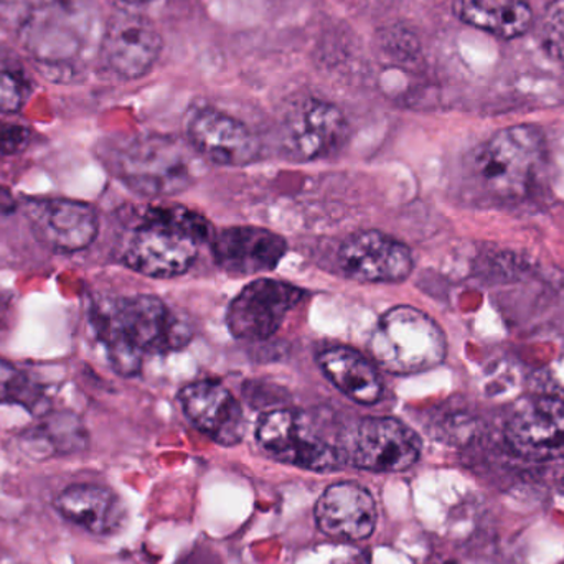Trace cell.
<instances>
[{
  "mask_svg": "<svg viewBox=\"0 0 564 564\" xmlns=\"http://www.w3.org/2000/svg\"><path fill=\"white\" fill-rule=\"evenodd\" d=\"M96 327L115 371L134 377L145 355L178 350L191 340V332L155 295H131L98 308Z\"/></svg>",
  "mask_w": 564,
  "mask_h": 564,
  "instance_id": "obj_1",
  "label": "cell"
},
{
  "mask_svg": "<svg viewBox=\"0 0 564 564\" xmlns=\"http://www.w3.org/2000/svg\"><path fill=\"white\" fill-rule=\"evenodd\" d=\"M210 224L185 207H154L129 238L124 263L135 273L172 280L187 273L200 245L212 240Z\"/></svg>",
  "mask_w": 564,
  "mask_h": 564,
  "instance_id": "obj_2",
  "label": "cell"
},
{
  "mask_svg": "<svg viewBox=\"0 0 564 564\" xmlns=\"http://www.w3.org/2000/svg\"><path fill=\"white\" fill-rule=\"evenodd\" d=\"M257 441L273 459L312 473H332L350 463V447L322 413L268 411L258 421Z\"/></svg>",
  "mask_w": 564,
  "mask_h": 564,
  "instance_id": "obj_3",
  "label": "cell"
},
{
  "mask_svg": "<svg viewBox=\"0 0 564 564\" xmlns=\"http://www.w3.org/2000/svg\"><path fill=\"white\" fill-rule=\"evenodd\" d=\"M546 159L542 129L512 126L484 142L473 159V175L487 197L500 202L522 200L532 191Z\"/></svg>",
  "mask_w": 564,
  "mask_h": 564,
  "instance_id": "obj_4",
  "label": "cell"
},
{
  "mask_svg": "<svg viewBox=\"0 0 564 564\" xmlns=\"http://www.w3.org/2000/svg\"><path fill=\"white\" fill-rule=\"evenodd\" d=\"M116 174L145 197H171L197 182L200 161L191 142L187 145L169 135H145L119 152Z\"/></svg>",
  "mask_w": 564,
  "mask_h": 564,
  "instance_id": "obj_5",
  "label": "cell"
},
{
  "mask_svg": "<svg viewBox=\"0 0 564 564\" xmlns=\"http://www.w3.org/2000/svg\"><path fill=\"white\" fill-rule=\"evenodd\" d=\"M370 354L390 373H421L446 360V335L420 308L397 305L378 321L370 337Z\"/></svg>",
  "mask_w": 564,
  "mask_h": 564,
  "instance_id": "obj_6",
  "label": "cell"
},
{
  "mask_svg": "<svg viewBox=\"0 0 564 564\" xmlns=\"http://www.w3.org/2000/svg\"><path fill=\"white\" fill-rule=\"evenodd\" d=\"M506 440L523 459H564V400L552 394H530L517 401L507 420Z\"/></svg>",
  "mask_w": 564,
  "mask_h": 564,
  "instance_id": "obj_7",
  "label": "cell"
},
{
  "mask_svg": "<svg viewBox=\"0 0 564 564\" xmlns=\"http://www.w3.org/2000/svg\"><path fill=\"white\" fill-rule=\"evenodd\" d=\"M305 297L307 292L291 282L261 278L241 289L228 305V328L240 340H267Z\"/></svg>",
  "mask_w": 564,
  "mask_h": 564,
  "instance_id": "obj_8",
  "label": "cell"
},
{
  "mask_svg": "<svg viewBox=\"0 0 564 564\" xmlns=\"http://www.w3.org/2000/svg\"><path fill=\"white\" fill-rule=\"evenodd\" d=\"M420 456V436L397 417H367L351 440L350 464L370 473H403Z\"/></svg>",
  "mask_w": 564,
  "mask_h": 564,
  "instance_id": "obj_9",
  "label": "cell"
},
{
  "mask_svg": "<svg viewBox=\"0 0 564 564\" xmlns=\"http://www.w3.org/2000/svg\"><path fill=\"white\" fill-rule=\"evenodd\" d=\"M348 126L330 102L305 99L282 121V145L295 161H318L337 152L347 139Z\"/></svg>",
  "mask_w": 564,
  "mask_h": 564,
  "instance_id": "obj_10",
  "label": "cell"
},
{
  "mask_svg": "<svg viewBox=\"0 0 564 564\" xmlns=\"http://www.w3.org/2000/svg\"><path fill=\"white\" fill-rule=\"evenodd\" d=\"M345 276L360 282H401L413 271L410 248L378 230L350 235L338 250Z\"/></svg>",
  "mask_w": 564,
  "mask_h": 564,
  "instance_id": "obj_11",
  "label": "cell"
},
{
  "mask_svg": "<svg viewBox=\"0 0 564 564\" xmlns=\"http://www.w3.org/2000/svg\"><path fill=\"white\" fill-rule=\"evenodd\" d=\"M162 50L154 23L138 13L118 12L109 19L101 42L106 65L122 78L138 79L151 72Z\"/></svg>",
  "mask_w": 564,
  "mask_h": 564,
  "instance_id": "obj_12",
  "label": "cell"
},
{
  "mask_svg": "<svg viewBox=\"0 0 564 564\" xmlns=\"http://www.w3.org/2000/svg\"><path fill=\"white\" fill-rule=\"evenodd\" d=\"M182 410L198 431L220 446L231 447L245 436V414L237 398L215 380L195 381L178 393Z\"/></svg>",
  "mask_w": 564,
  "mask_h": 564,
  "instance_id": "obj_13",
  "label": "cell"
},
{
  "mask_svg": "<svg viewBox=\"0 0 564 564\" xmlns=\"http://www.w3.org/2000/svg\"><path fill=\"white\" fill-rule=\"evenodd\" d=\"M314 517L325 535L361 542L370 539L377 529V502L367 487L345 480L324 490L315 503Z\"/></svg>",
  "mask_w": 564,
  "mask_h": 564,
  "instance_id": "obj_14",
  "label": "cell"
},
{
  "mask_svg": "<svg viewBox=\"0 0 564 564\" xmlns=\"http://www.w3.org/2000/svg\"><path fill=\"white\" fill-rule=\"evenodd\" d=\"M188 142L212 164L243 167L258 158L260 145L253 132L217 109H202L188 121Z\"/></svg>",
  "mask_w": 564,
  "mask_h": 564,
  "instance_id": "obj_15",
  "label": "cell"
},
{
  "mask_svg": "<svg viewBox=\"0 0 564 564\" xmlns=\"http://www.w3.org/2000/svg\"><path fill=\"white\" fill-rule=\"evenodd\" d=\"M26 218L42 243L59 251H82L98 237V215L83 202L48 198L30 202Z\"/></svg>",
  "mask_w": 564,
  "mask_h": 564,
  "instance_id": "obj_16",
  "label": "cell"
},
{
  "mask_svg": "<svg viewBox=\"0 0 564 564\" xmlns=\"http://www.w3.org/2000/svg\"><path fill=\"white\" fill-rule=\"evenodd\" d=\"M215 263L231 276H253L273 271L288 243L281 235L260 227H231L212 237Z\"/></svg>",
  "mask_w": 564,
  "mask_h": 564,
  "instance_id": "obj_17",
  "label": "cell"
},
{
  "mask_svg": "<svg viewBox=\"0 0 564 564\" xmlns=\"http://www.w3.org/2000/svg\"><path fill=\"white\" fill-rule=\"evenodd\" d=\"M56 510L68 522L83 527L95 535H111L124 522V507L112 490L101 486L79 484L59 494Z\"/></svg>",
  "mask_w": 564,
  "mask_h": 564,
  "instance_id": "obj_18",
  "label": "cell"
},
{
  "mask_svg": "<svg viewBox=\"0 0 564 564\" xmlns=\"http://www.w3.org/2000/svg\"><path fill=\"white\" fill-rule=\"evenodd\" d=\"M317 364L328 381L355 403L371 406L383 397V380L377 368L354 348H325Z\"/></svg>",
  "mask_w": 564,
  "mask_h": 564,
  "instance_id": "obj_19",
  "label": "cell"
},
{
  "mask_svg": "<svg viewBox=\"0 0 564 564\" xmlns=\"http://www.w3.org/2000/svg\"><path fill=\"white\" fill-rule=\"evenodd\" d=\"M460 20L499 39H517L533 25L529 0H457Z\"/></svg>",
  "mask_w": 564,
  "mask_h": 564,
  "instance_id": "obj_20",
  "label": "cell"
},
{
  "mask_svg": "<svg viewBox=\"0 0 564 564\" xmlns=\"http://www.w3.org/2000/svg\"><path fill=\"white\" fill-rule=\"evenodd\" d=\"M539 35L546 53L564 63V0L549 3L540 19Z\"/></svg>",
  "mask_w": 564,
  "mask_h": 564,
  "instance_id": "obj_21",
  "label": "cell"
},
{
  "mask_svg": "<svg viewBox=\"0 0 564 564\" xmlns=\"http://www.w3.org/2000/svg\"><path fill=\"white\" fill-rule=\"evenodd\" d=\"M25 82L22 76L0 59V112H15L25 101Z\"/></svg>",
  "mask_w": 564,
  "mask_h": 564,
  "instance_id": "obj_22",
  "label": "cell"
},
{
  "mask_svg": "<svg viewBox=\"0 0 564 564\" xmlns=\"http://www.w3.org/2000/svg\"><path fill=\"white\" fill-rule=\"evenodd\" d=\"M29 142V129L17 124H0V158L25 151Z\"/></svg>",
  "mask_w": 564,
  "mask_h": 564,
  "instance_id": "obj_23",
  "label": "cell"
},
{
  "mask_svg": "<svg viewBox=\"0 0 564 564\" xmlns=\"http://www.w3.org/2000/svg\"><path fill=\"white\" fill-rule=\"evenodd\" d=\"M6 324H7L6 307H3L2 304H0V335H2L3 330H6Z\"/></svg>",
  "mask_w": 564,
  "mask_h": 564,
  "instance_id": "obj_24",
  "label": "cell"
},
{
  "mask_svg": "<svg viewBox=\"0 0 564 564\" xmlns=\"http://www.w3.org/2000/svg\"><path fill=\"white\" fill-rule=\"evenodd\" d=\"M128 2H148V0H128Z\"/></svg>",
  "mask_w": 564,
  "mask_h": 564,
  "instance_id": "obj_25",
  "label": "cell"
},
{
  "mask_svg": "<svg viewBox=\"0 0 564 564\" xmlns=\"http://www.w3.org/2000/svg\"><path fill=\"white\" fill-rule=\"evenodd\" d=\"M358 564H364V563H358Z\"/></svg>",
  "mask_w": 564,
  "mask_h": 564,
  "instance_id": "obj_26",
  "label": "cell"
}]
</instances>
